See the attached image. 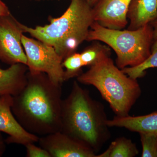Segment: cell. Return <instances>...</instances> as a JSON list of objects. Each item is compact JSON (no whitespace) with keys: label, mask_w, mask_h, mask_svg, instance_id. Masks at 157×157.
I'll list each match as a JSON object with an SVG mask.
<instances>
[{"label":"cell","mask_w":157,"mask_h":157,"mask_svg":"<svg viewBox=\"0 0 157 157\" xmlns=\"http://www.w3.org/2000/svg\"><path fill=\"white\" fill-rule=\"evenodd\" d=\"M62 85L47 74L28 72L22 90L13 97L12 111L27 132L43 136L61 131Z\"/></svg>","instance_id":"6da1fadb"},{"label":"cell","mask_w":157,"mask_h":157,"mask_svg":"<svg viewBox=\"0 0 157 157\" xmlns=\"http://www.w3.org/2000/svg\"><path fill=\"white\" fill-rule=\"evenodd\" d=\"M104 106L75 81L62 104L61 132L87 144L95 152L110 136Z\"/></svg>","instance_id":"7a4b0ae2"},{"label":"cell","mask_w":157,"mask_h":157,"mask_svg":"<svg viewBox=\"0 0 157 157\" xmlns=\"http://www.w3.org/2000/svg\"><path fill=\"white\" fill-rule=\"evenodd\" d=\"M49 24L32 28L23 25L25 33L53 47L63 60L86 41L94 21L92 7L85 0H71L59 17L49 18Z\"/></svg>","instance_id":"3957f363"},{"label":"cell","mask_w":157,"mask_h":157,"mask_svg":"<svg viewBox=\"0 0 157 157\" xmlns=\"http://www.w3.org/2000/svg\"><path fill=\"white\" fill-rule=\"evenodd\" d=\"M82 84L94 86L117 116L129 115L140 98L141 90L137 79L129 77L106 56L77 77Z\"/></svg>","instance_id":"277c9868"},{"label":"cell","mask_w":157,"mask_h":157,"mask_svg":"<svg viewBox=\"0 0 157 157\" xmlns=\"http://www.w3.org/2000/svg\"><path fill=\"white\" fill-rule=\"evenodd\" d=\"M86 41H100L112 48L117 56V66L122 70L141 64L149 57L154 42L153 29L149 24L135 30L114 29L94 21Z\"/></svg>","instance_id":"5b68a950"},{"label":"cell","mask_w":157,"mask_h":157,"mask_svg":"<svg viewBox=\"0 0 157 157\" xmlns=\"http://www.w3.org/2000/svg\"><path fill=\"white\" fill-rule=\"evenodd\" d=\"M21 42L26 56L29 71L44 73L57 84L65 81L63 60L52 46L23 35Z\"/></svg>","instance_id":"8992f818"},{"label":"cell","mask_w":157,"mask_h":157,"mask_svg":"<svg viewBox=\"0 0 157 157\" xmlns=\"http://www.w3.org/2000/svg\"><path fill=\"white\" fill-rule=\"evenodd\" d=\"M23 24L10 14L0 15V60L11 65H26V56L21 42Z\"/></svg>","instance_id":"52a82bcc"},{"label":"cell","mask_w":157,"mask_h":157,"mask_svg":"<svg viewBox=\"0 0 157 157\" xmlns=\"http://www.w3.org/2000/svg\"><path fill=\"white\" fill-rule=\"evenodd\" d=\"M38 143L51 157H97L92 148L80 140L59 131L39 137Z\"/></svg>","instance_id":"ba28073f"},{"label":"cell","mask_w":157,"mask_h":157,"mask_svg":"<svg viewBox=\"0 0 157 157\" xmlns=\"http://www.w3.org/2000/svg\"><path fill=\"white\" fill-rule=\"evenodd\" d=\"M12 103V96L0 98V132L8 135L6 143L25 146L29 143L38 142L39 136L27 132L14 117L11 109Z\"/></svg>","instance_id":"9c48e42d"},{"label":"cell","mask_w":157,"mask_h":157,"mask_svg":"<svg viewBox=\"0 0 157 157\" xmlns=\"http://www.w3.org/2000/svg\"><path fill=\"white\" fill-rule=\"evenodd\" d=\"M132 0H98L93 7L94 21L104 27L124 29L128 23L127 13Z\"/></svg>","instance_id":"30bf717a"},{"label":"cell","mask_w":157,"mask_h":157,"mask_svg":"<svg viewBox=\"0 0 157 157\" xmlns=\"http://www.w3.org/2000/svg\"><path fill=\"white\" fill-rule=\"evenodd\" d=\"M28 68L24 64L11 65L7 69L0 67V98L17 95L25 86Z\"/></svg>","instance_id":"8fae6325"},{"label":"cell","mask_w":157,"mask_h":157,"mask_svg":"<svg viewBox=\"0 0 157 157\" xmlns=\"http://www.w3.org/2000/svg\"><path fill=\"white\" fill-rule=\"evenodd\" d=\"M128 29L135 30L157 19V0H132L127 13Z\"/></svg>","instance_id":"7c38bea8"},{"label":"cell","mask_w":157,"mask_h":157,"mask_svg":"<svg viewBox=\"0 0 157 157\" xmlns=\"http://www.w3.org/2000/svg\"><path fill=\"white\" fill-rule=\"evenodd\" d=\"M107 124L109 128H123L139 134L157 135V112L139 116H116L112 120H108Z\"/></svg>","instance_id":"4fadbf2b"},{"label":"cell","mask_w":157,"mask_h":157,"mask_svg":"<svg viewBox=\"0 0 157 157\" xmlns=\"http://www.w3.org/2000/svg\"><path fill=\"white\" fill-rule=\"evenodd\" d=\"M139 153L136 144L125 137H118L108 148L97 157H134Z\"/></svg>","instance_id":"5bb4252c"},{"label":"cell","mask_w":157,"mask_h":157,"mask_svg":"<svg viewBox=\"0 0 157 157\" xmlns=\"http://www.w3.org/2000/svg\"><path fill=\"white\" fill-rule=\"evenodd\" d=\"M153 68H157V40L153 42L151 54L145 61L136 67H128L121 70L129 77L137 79L145 75L147 70Z\"/></svg>","instance_id":"9a60e30c"},{"label":"cell","mask_w":157,"mask_h":157,"mask_svg":"<svg viewBox=\"0 0 157 157\" xmlns=\"http://www.w3.org/2000/svg\"><path fill=\"white\" fill-rule=\"evenodd\" d=\"M110 50L109 47L99 42L94 43L86 47L80 53L83 67H90L102 58L109 56Z\"/></svg>","instance_id":"2e32d148"},{"label":"cell","mask_w":157,"mask_h":157,"mask_svg":"<svg viewBox=\"0 0 157 157\" xmlns=\"http://www.w3.org/2000/svg\"><path fill=\"white\" fill-rule=\"evenodd\" d=\"M64 67L65 81L70 78L77 77L81 74L82 68L83 67L80 56V54L75 52L66 58L62 63Z\"/></svg>","instance_id":"e0dca14e"},{"label":"cell","mask_w":157,"mask_h":157,"mask_svg":"<svg viewBox=\"0 0 157 157\" xmlns=\"http://www.w3.org/2000/svg\"><path fill=\"white\" fill-rule=\"evenodd\" d=\"M142 145V157H157V135L139 133Z\"/></svg>","instance_id":"ac0fdd59"},{"label":"cell","mask_w":157,"mask_h":157,"mask_svg":"<svg viewBox=\"0 0 157 157\" xmlns=\"http://www.w3.org/2000/svg\"><path fill=\"white\" fill-rule=\"evenodd\" d=\"M34 143L28 144L25 145L26 157H51L49 153L41 147L36 146Z\"/></svg>","instance_id":"d6986e66"},{"label":"cell","mask_w":157,"mask_h":157,"mask_svg":"<svg viewBox=\"0 0 157 157\" xmlns=\"http://www.w3.org/2000/svg\"><path fill=\"white\" fill-rule=\"evenodd\" d=\"M9 7L2 0H0V15H7L11 14Z\"/></svg>","instance_id":"ffe728a7"},{"label":"cell","mask_w":157,"mask_h":157,"mask_svg":"<svg viewBox=\"0 0 157 157\" xmlns=\"http://www.w3.org/2000/svg\"><path fill=\"white\" fill-rule=\"evenodd\" d=\"M6 139H4L2 132H0V157L2 156L5 152L6 149Z\"/></svg>","instance_id":"44dd1931"},{"label":"cell","mask_w":157,"mask_h":157,"mask_svg":"<svg viewBox=\"0 0 157 157\" xmlns=\"http://www.w3.org/2000/svg\"><path fill=\"white\" fill-rule=\"evenodd\" d=\"M153 29V39L154 41L157 40V19L151 23Z\"/></svg>","instance_id":"7402d4cb"},{"label":"cell","mask_w":157,"mask_h":157,"mask_svg":"<svg viewBox=\"0 0 157 157\" xmlns=\"http://www.w3.org/2000/svg\"><path fill=\"white\" fill-rule=\"evenodd\" d=\"M88 4L90 5V6L91 7H94V6L95 5L96 3H97V2L98 0H85Z\"/></svg>","instance_id":"603a6c76"},{"label":"cell","mask_w":157,"mask_h":157,"mask_svg":"<svg viewBox=\"0 0 157 157\" xmlns=\"http://www.w3.org/2000/svg\"><path fill=\"white\" fill-rule=\"evenodd\" d=\"M34 1H37V2H40V1H50V0H34Z\"/></svg>","instance_id":"cb8c5ba5"}]
</instances>
